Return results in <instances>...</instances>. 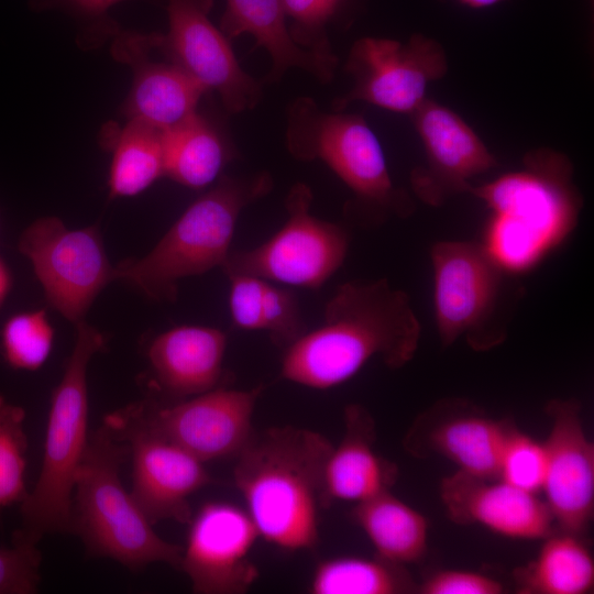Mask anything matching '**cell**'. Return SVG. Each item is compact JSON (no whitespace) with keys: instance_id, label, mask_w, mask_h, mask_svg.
I'll return each mask as SVG.
<instances>
[{"instance_id":"obj_1","label":"cell","mask_w":594,"mask_h":594,"mask_svg":"<svg viewBox=\"0 0 594 594\" xmlns=\"http://www.w3.org/2000/svg\"><path fill=\"white\" fill-rule=\"evenodd\" d=\"M420 336L406 292L386 278L346 282L326 302L322 322L284 349L280 377L329 389L351 380L372 359L400 369L414 359Z\"/></svg>"},{"instance_id":"obj_27","label":"cell","mask_w":594,"mask_h":594,"mask_svg":"<svg viewBox=\"0 0 594 594\" xmlns=\"http://www.w3.org/2000/svg\"><path fill=\"white\" fill-rule=\"evenodd\" d=\"M166 132L139 119L127 120L114 133L108 129L105 144L112 151L108 178L111 198L139 195L165 176Z\"/></svg>"},{"instance_id":"obj_30","label":"cell","mask_w":594,"mask_h":594,"mask_svg":"<svg viewBox=\"0 0 594 594\" xmlns=\"http://www.w3.org/2000/svg\"><path fill=\"white\" fill-rule=\"evenodd\" d=\"M54 329L44 310L11 316L1 330V351L13 369L38 370L50 356Z\"/></svg>"},{"instance_id":"obj_13","label":"cell","mask_w":594,"mask_h":594,"mask_svg":"<svg viewBox=\"0 0 594 594\" xmlns=\"http://www.w3.org/2000/svg\"><path fill=\"white\" fill-rule=\"evenodd\" d=\"M215 0H166L167 33L156 47L208 92H218L229 113L257 106L262 82L248 74L233 53L231 41L210 20Z\"/></svg>"},{"instance_id":"obj_34","label":"cell","mask_w":594,"mask_h":594,"mask_svg":"<svg viewBox=\"0 0 594 594\" xmlns=\"http://www.w3.org/2000/svg\"><path fill=\"white\" fill-rule=\"evenodd\" d=\"M263 331L268 333L273 343L284 349L306 331L298 299L290 288L266 280Z\"/></svg>"},{"instance_id":"obj_15","label":"cell","mask_w":594,"mask_h":594,"mask_svg":"<svg viewBox=\"0 0 594 594\" xmlns=\"http://www.w3.org/2000/svg\"><path fill=\"white\" fill-rule=\"evenodd\" d=\"M179 569L198 594H243L260 572L249 554L260 534L246 510L208 502L191 516Z\"/></svg>"},{"instance_id":"obj_11","label":"cell","mask_w":594,"mask_h":594,"mask_svg":"<svg viewBox=\"0 0 594 594\" xmlns=\"http://www.w3.org/2000/svg\"><path fill=\"white\" fill-rule=\"evenodd\" d=\"M263 391L262 384L250 389L220 386L172 404L138 403L119 413L201 462L235 458L253 433L252 418Z\"/></svg>"},{"instance_id":"obj_16","label":"cell","mask_w":594,"mask_h":594,"mask_svg":"<svg viewBox=\"0 0 594 594\" xmlns=\"http://www.w3.org/2000/svg\"><path fill=\"white\" fill-rule=\"evenodd\" d=\"M421 140L425 161L409 176L414 195L440 207L468 193L470 180L498 166L476 132L454 111L426 98L410 114Z\"/></svg>"},{"instance_id":"obj_38","label":"cell","mask_w":594,"mask_h":594,"mask_svg":"<svg viewBox=\"0 0 594 594\" xmlns=\"http://www.w3.org/2000/svg\"><path fill=\"white\" fill-rule=\"evenodd\" d=\"M11 287V276L8 267L0 258V306L4 301Z\"/></svg>"},{"instance_id":"obj_18","label":"cell","mask_w":594,"mask_h":594,"mask_svg":"<svg viewBox=\"0 0 594 594\" xmlns=\"http://www.w3.org/2000/svg\"><path fill=\"white\" fill-rule=\"evenodd\" d=\"M513 425L487 416L468 400L446 398L417 417L404 448L417 458L438 454L465 474L497 480L501 453Z\"/></svg>"},{"instance_id":"obj_31","label":"cell","mask_w":594,"mask_h":594,"mask_svg":"<svg viewBox=\"0 0 594 594\" xmlns=\"http://www.w3.org/2000/svg\"><path fill=\"white\" fill-rule=\"evenodd\" d=\"M25 411L0 395V507L23 502L28 438Z\"/></svg>"},{"instance_id":"obj_8","label":"cell","mask_w":594,"mask_h":594,"mask_svg":"<svg viewBox=\"0 0 594 594\" xmlns=\"http://www.w3.org/2000/svg\"><path fill=\"white\" fill-rule=\"evenodd\" d=\"M433 304L442 346L465 339L474 351L502 344V317L508 273L484 243L439 241L430 249Z\"/></svg>"},{"instance_id":"obj_29","label":"cell","mask_w":594,"mask_h":594,"mask_svg":"<svg viewBox=\"0 0 594 594\" xmlns=\"http://www.w3.org/2000/svg\"><path fill=\"white\" fill-rule=\"evenodd\" d=\"M282 3L296 44L323 56H336L328 29L350 23L360 0H282Z\"/></svg>"},{"instance_id":"obj_39","label":"cell","mask_w":594,"mask_h":594,"mask_svg":"<svg viewBox=\"0 0 594 594\" xmlns=\"http://www.w3.org/2000/svg\"><path fill=\"white\" fill-rule=\"evenodd\" d=\"M461 4L472 9H483L495 6L505 0H458Z\"/></svg>"},{"instance_id":"obj_14","label":"cell","mask_w":594,"mask_h":594,"mask_svg":"<svg viewBox=\"0 0 594 594\" xmlns=\"http://www.w3.org/2000/svg\"><path fill=\"white\" fill-rule=\"evenodd\" d=\"M103 424L129 447L131 495L146 518L153 525L162 520L188 524L191 518L189 496L215 482L204 462L130 421L119 410L109 414Z\"/></svg>"},{"instance_id":"obj_17","label":"cell","mask_w":594,"mask_h":594,"mask_svg":"<svg viewBox=\"0 0 594 594\" xmlns=\"http://www.w3.org/2000/svg\"><path fill=\"white\" fill-rule=\"evenodd\" d=\"M546 413L551 427L543 441L544 503L558 530L582 536L594 516V446L585 433L576 399H551Z\"/></svg>"},{"instance_id":"obj_19","label":"cell","mask_w":594,"mask_h":594,"mask_svg":"<svg viewBox=\"0 0 594 594\" xmlns=\"http://www.w3.org/2000/svg\"><path fill=\"white\" fill-rule=\"evenodd\" d=\"M158 40V32L120 30L112 38L111 54L133 74L121 106L124 118L169 130L193 116L208 91L176 64L152 61Z\"/></svg>"},{"instance_id":"obj_7","label":"cell","mask_w":594,"mask_h":594,"mask_svg":"<svg viewBox=\"0 0 594 594\" xmlns=\"http://www.w3.org/2000/svg\"><path fill=\"white\" fill-rule=\"evenodd\" d=\"M74 326V348L52 394L42 468L21 503L13 543L36 546L47 534L70 532L75 474L88 442L87 370L106 344L105 336L85 320Z\"/></svg>"},{"instance_id":"obj_23","label":"cell","mask_w":594,"mask_h":594,"mask_svg":"<svg viewBox=\"0 0 594 594\" xmlns=\"http://www.w3.org/2000/svg\"><path fill=\"white\" fill-rule=\"evenodd\" d=\"M219 29L230 41L250 34L255 40L253 48L266 50L272 67L264 82L279 81L292 68L307 72L321 84H329L334 77L338 56H323L296 44L282 0H227Z\"/></svg>"},{"instance_id":"obj_32","label":"cell","mask_w":594,"mask_h":594,"mask_svg":"<svg viewBox=\"0 0 594 594\" xmlns=\"http://www.w3.org/2000/svg\"><path fill=\"white\" fill-rule=\"evenodd\" d=\"M546 471L547 451L544 443L513 425L501 453L497 480L538 495L542 492Z\"/></svg>"},{"instance_id":"obj_3","label":"cell","mask_w":594,"mask_h":594,"mask_svg":"<svg viewBox=\"0 0 594 594\" xmlns=\"http://www.w3.org/2000/svg\"><path fill=\"white\" fill-rule=\"evenodd\" d=\"M468 193L492 211L484 244L510 274L528 271L561 244L582 209L571 161L548 147L529 151L520 169Z\"/></svg>"},{"instance_id":"obj_37","label":"cell","mask_w":594,"mask_h":594,"mask_svg":"<svg viewBox=\"0 0 594 594\" xmlns=\"http://www.w3.org/2000/svg\"><path fill=\"white\" fill-rule=\"evenodd\" d=\"M419 594H501L503 584L488 575L469 570H439L418 584Z\"/></svg>"},{"instance_id":"obj_5","label":"cell","mask_w":594,"mask_h":594,"mask_svg":"<svg viewBox=\"0 0 594 594\" xmlns=\"http://www.w3.org/2000/svg\"><path fill=\"white\" fill-rule=\"evenodd\" d=\"M129 447L103 424L88 442L76 470L70 532L90 556L107 557L131 571L151 563L179 569L183 547L161 538L128 493L120 469Z\"/></svg>"},{"instance_id":"obj_26","label":"cell","mask_w":594,"mask_h":594,"mask_svg":"<svg viewBox=\"0 0 594 594\" xmlns=\"http://www.w3.org/2000/svg\"><path fill=\"white\" fill-rule=\"evenodd\" d=\"M542 541L536 558L514 571L516 593L593 592L594 560L581 536L557 529Z\"/></svg>"},{"instance_id":"obj_10","label":"cell","mask_w":594,"mask_h":594,"mask_svg":"<svg viewBox=\"0 0 594 594\" xmlns=\"http://www.w3.org/2000/svg\"><path fill=\"white\" fill-rule=\"evenodd\" d=\"M18 248L47 302L74 324L85 320L96 297L113 282L114 267L96 227L68 229L57 217H42L24 229Z\"/></svg>"},{"instance_id":"obj_4","label":"cell","mask_w":594,"mask_h":594,"mask_svg":"<svg viewBox=\"0 0 594 594\" xmlns=\"http://www.w3.org/2000/svg\"><path fill=\"white\" fill-rule=\"evenodd\" d=\"M272 189L267 172L221 175L146 255L116 266L113 280L127 282L152 299L174 301L180 279L222 267L241 212Z\"/></svg>"},{"instance_id":"obj_12","label":"cell","mask_w":594,"mask_h":594,"mask_svg":"<svg viewBox=\"0 0 594 594\" xmlns=\"http://www.w3.org/2000/svg\"><path fill=\"white\" fill-rule=\"evenodd\" d=\"M344 70L353 87L333 99L332 111L364 101L410 116L427 98L428 85L447 74L448 59L438 41L420 33L406 43L367 36L353 43Z\"/></svg>"},{"instance_id":"obj_20","label":"cell","mask_w":594,"mask_h":594,"mask_svg":"<svg viewBox=\"0 0 594 594\" xmlns=\"http://www.w3.org/2000/svg\"><path fill=\"white\" fill-rule=\"evenodd\" d=\"M440 498L448 517L459 525H480L518 540H542L556 525L538 495L501 480H485L457 471L442 479Z\"/></svg>"},{"instance_id":"obj_22","label":"cell","mask_w":594,"mask_h":594,"mask_svg":"<svg viewBox=\"0 0 594 594\" xmlns=\"http://www.w3.org/2000/svg\"><path fill=\"white\" fill-rule=\"evenodd\" d=\"M343 420V437L332 447L323 468L324 509L334 502L356 504L389 491L398 474L397 466L375 451V422L363 406L346 405Z\"/></svg>"},{"instance_id":"obj_6","label":"cell","mask_w":594,"mask_h":594,"mask_svg":"<svg viewBox=\"0 0 594 594\" xmlns=\"http://www.w3.org/2000/svg\"><path fill=\"white\" fill-rule=\"evenodd\" d=\"M285 144L300 162H323L352 191L345 212L356 222L381 224L408 218L410 195L394 185L382 145L362 114L326 112L310 97L288 107Z\"/></svg>"},{"instance_id":"obj_9","label":"cell","mask_w":594,"mask_h":594,"mask_svg":"<svg viewBox=\"0 0 594 594\" xmlns=\"http://www.w3.org/2000/svg\"><path fill=\"white\" fill-rule=\"evenodd\" d=\"M312 193L294 184L286 198L287 219L267 241L249 250L230 251L221 270L265 280L319 289L342 266L349 250L348 231L310 212Z\"/></svg>"},{"instance_id":"obj_33","label":"cell","mask_w":594,"mask_h":594,"mask_svg":"<svg viewBox=\"0 0 594 594\" xmlns=\"http://www.w3.org/2000/svg\"><path fill=\"white\" fill-rule=\"evenodd\" d=\"M127 1L133 0H32L31 7L36 11L59 10L67 13L78 23V41L85 46H94L113 38L121 30L110 12Z\"/></svg>"},{"instance_id":"obj_28","label":"cell","mask_w":594,"mask_h":594,"mask_svg":"<svg viewBox=\"0 0 594 594\" xmlns=\"http://www.w3.org/2000/svg\"><path fill=\"white\" fill-rule=\"evenodd\" d=\"M405 565L377 556L336 557L320 561L311 575V594H408L417 593Z\"/></svg>"},{"instance_id":"obj_24","label":"cell","mask_w":594,"mask_h":594,"mask_svg":"<svg viewBox=\"0 0 594 594\" xmlns=\"http://www.w3.org/2000/svg\"><path fill=\"white\" fill-rule=\"evenodd\" d=\"M223 127L198 110L166 132L165 176L193 189L217 182L234 158Z\"/></svg>"},{"instance_id":"obj_36","label":"cell","mask_w":594,"mask_h":594,"mask_svg":"<svg viewBox=\"0 0 594 594\" xmlns=\"http://www.w3.org/2000/svg\"><path fill=\"white\" fill-rule=\"evenodd\" d=\"M229 310L233 327L263 331V298L266 280L250 275H229Z\"/></svg>"},{"instance_id":"obj_21","label":"cell","mask_w":594,"mask_h":594,"mask_svg":"<svg viewBox=\"0 0 594 594\" xmlns=\"http://www.w3.org/2000/svg\"><path fill=\"white\" fill-rule=\"evenodd\" d=\"M226 333L207 326H178L151 342L147 358L160 389L180 400L223 385Z\"/></svg>"},{"instance_id":"obj_2","label":"cell","mask_w":594,"mask_h":594,"mask_svg":"<svg viewBox=\"0 0 594 594\" xmlns=\"http://www.w3.org/2000/svg\"><path fill=\"white\" fill-rule=\"evenodd\" d=\"M332 447L321 433L294 426L252 433L235 457L233 479L261 538L289 551L318 546Z\"/></svg>"},{"instance_id":"obj_35","label":"cell","mask_w":594,"mask_h":594,"mask_svg":"<svg viewBox=\"0 0 594 594\" xmlns=\"http://www.w3.org/2000/svg\"><path fill=\"white\" fill-rule=\"evenodd\" d=\"M42 556L36 546L0 548V594H32L41 581Z\"/></svg>"},{"instance_id":"obj_25","label":"cell","mask_w":594,"mask_h":594,"mask_svg":"<svg viewBox=\"0 0 594 594\" xmlns=\"http://www.w3.org/2000/svg\"><path fill=\"white\" fill-rule=\"evenodd\" d=\"M351 517L371 541L375 556L400 565L419 562L426 556L427 518L391 490L356 503Z\"/></svg>"}]
</instances>
